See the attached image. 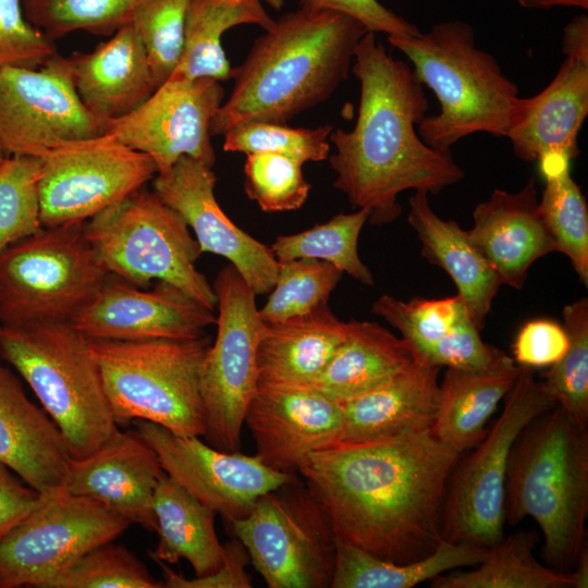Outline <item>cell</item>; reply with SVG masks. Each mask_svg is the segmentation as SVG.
Returning a JSON list of instances; mask_svg holds the SVG:
<instances>
[{"label": "cell", "instance_id": "obj_48", "mask_svg": "<svg viewBox=\"0 0 588 588\" xmlns=\"http://www.w3.org/2000/svg\"><path fill=\"white\" fill-rule=\"evenodd\" d=\"M224 547V558L221 567L206 577L186 578L170 568L167 563L156 561L163 575V587L167 588H250L252 579L245 571L250 563L249 555L235 537Z\"/></svg>", "mask_w": 588, "mask_h": 588}, {"label": "cell", "instance_id": "obj_33", "mask_svg": "<svg viewBox=\"0 0 588 588\" xmlns=\"http://www.w3.org/2000/svg\"><path fill=\"white\" fill-rule=\"evenodd\" d=\"M488 549L442 540L428 556L395 564L364 552L336 538V555L330 588H412L461 566L478 565Z\"/></svg>", "mask_w": 588, "mask_h": 588}, {"label": "cell", "instance_id": "obj_18", "mask_svg": "<svg viewBox=\"0 0 588 588\" xmlns=\"http://www.w3.org/2000/svg\"><path fill=\"white\" fill-rule=\"evenodd\" d=\"M213 311L170 283L142 290L109 273L69 323L87 340H193L216 323Z\"/></svg>", "mask_w": 588, "mask_h": 588}, {"label": "cell", "instance_id": "obj_22", "mask_svg": "<svg viewBox=\"0 0 588 588\" xmlns=\"http://www.w3.org/2000/svg\"><path fill=\"white\" fill-rule=\"evenodd\" d=\"M588 114V60L565 57L538 94L518 97L506 136L522 160L571 161L579 155L578 134Z\"/></svg>", "mask_w": 588, "mask_h": 588}, {"label": "cell", "instance_id": "obj_14", "mask_svg": "<svg viewBox=\"0 0 588 588\" xmlns=\"http://www.w3.org/2000/svg\"><path fill=\"white\" fill-rule=\"evenodd\" d=\"M131 523L100 502L63 490L41 501L0 540V588L35 587Z\"/></svg>", "mask_w": 588, "mask_h": 588}, {"label": "cell", "instance_id": "obj_42", "mask_svg": "<svg viewBox=\"0 0 588 588\" xmlns=\"http://www.w3.org/2000/svg\"><path fill=\"white\" fill-rule=\"evenodd\" d=\"M126 548L111 542L88 551L40 588H162Z\"/></svg>", "mask_w": 588, "mask_h": 588}, {"label": "cell", "instance_id": "obj_35", "mask_svg": "<svg viewBox=\"0 0 588 588\" xmlns=\"http://www.w3.org/2000/svg\"><path fill=\"white\" fill-rule=\"evenodd\" d=\"M369 216L367 208L339 213L308 230L277 237L270 248L280 262L301 258L327 261L364 285L371 286L373 277L362 261L357 248L360 231Z\"/></svg>", "mask_w": 588, "mask_h": 588}, {"label": "cell", "instance_id": "obj_40", "mask_svg": "<svg viewBox=\"0 0 588 588\" xmlns=\"http://www.w3.org/2000/svg\"><path fill=\"white\" fill-rule=\"evenodd\" d=\"M372 313L397 329L422 357L469 317L457 294L440 299L413 298L408 302L383 294L372 304Z\"/></svg>", "mask_w": 588, "mask_h": 588}, {"label": "cell", "instance_id": "obj_31", "mask_svg": "<svg viewBox=\"0 0 588 588\" xmlns=\"http://www.w3.org/2000/svg\"><path fill=\"white\" fill-rule=\"evenodd\" d=\"M415 356L403 338L377 322L353 319L347 321L345 339L311 385L344 402L385 382L411 365Z\"/></svg>", "mask_w": 588, "mask_h": 588}, {"label": "cell", "instance_id": "obj_13", "mask_svg": "<svg viewBox=\"0 0 588 588\" xmlns=\"http://www.w3.org/2000/svg\"><path fill=\"white\" fill-rule=\"evenodd\" d=\"M39 158L44 228L82 224L144 187L157 174L149 156L109 133L64 142Z\"/></svg>", "mask_w": 588, "mask_h": 588}, {"label": "cell", "instance_id": "obj_38", "mask_svg": "<svg viewBox=\"0 0 588 588\" xmlns=\"http://www.w3.org/2000/svg\"><path fill=\"white\" fill-rule=\"evenodd\" d=\"M144 0H22L28 22L51 40L77 30L113 35Z\"/></svg>", "mask_w": 588, "mask_h": 588}, {"label": "cell", "instance_id": "obj_4", "mask_svg": "<svg viewBox=\"0 0 588 588\" xmlns=\"http://www.w3.org/2000/svg\"><path fill=\"white\" fill-rule=\"evenodd\" d=\"M539 525L542 559L560 572L574 568L586 544L588 432L555 404L516 439L505 483V523Z\"/></svg>", "mask_w": 588, "mask_h": 588}, {"label": "cell", "instance_id": "obj_36", "mask_svg": "<svg viewBox=\"0 0 588 588\" xmlns=\"http://www.w3.org/2000/svg\"><path fill=\"white\" fill-rule=\"evenodd\" d=\"M568 336L565 354L541 373L547 394L578 426H588V301L583 297L563 309Z\"/></svg>", "mask_w": 588, "mask_h": 588}, {"label": "cell", "instance_id": "obj_10", "mask_svg": "<svg viewBox=\"0 0 588 588\" xmlns=\"http://www.w3.org/2000/svg\"><path fill=\"white\" fill-rule=\"evenodd\" d=\"M503 409L486 436L462 462L446 485L442 538L489 549L504 537L505 483L513 445L523 429L556 403L532 368L520 366Z\"/></svg>", "mask_w": 588, "mask_h": 588}, {"label": "cell", "instance_id": "obj_44", "mask_svg": "<svg viewBox=\"0 0 588 588\" xmlns=\"http://www.w3.org/2000/svg\"><path fill=\"white\" fill-rule=\"evenodd\" d=\"M333 126L293 128L286 124L250 121L236 125L223 136V149L232 152L278 154L302 161H321L328 158L329 135Z\"/></svg>", "mask_w": 588, "mask_h": 588}, {"label": "cell", "instance_id": "obj_41", "mask_svg": "<svg viewBox=\"0 0 588 588\" xmlns=\"http://www.w3.org/2000/svg\"><path fill=\"white\" fill-rule=\"evenodd\" d=\"M39 157L9 155L0 163V252L44 229Z\"/></svg>", "mask_w": 588, "mask_h": 588}, {"label": "cell", "instance_id": "obj_54", "mask_svg": "<svg viewBox=\"0 0 588 588\" xmlns=\"http://www.w3.org/2000/svg\"><path fill=\"white\" fill-rule=\"evenodd\" d=\"M221 1H224V2H228V3H238L242 0H221ZM260 1H265L272 9L278 10V11L281 10L283 4H284V0H260Z\"/></svg>", "mask_w": 588, "mask_h": 588}, {"label": "cell", "instance_id": "obj_53", "mask_svg": "<svg viewBox=\"0 0 588 588\" xmlns=\"http://www.w3.org/2000/svg\"><path fill=\"white\" fill-rule=\"evenodd\" d=\"M574 572L571 573L573 588H587L588 587V548L587 543L581 549Z\"/></svg>", "mask_w": 588, "mask_h": 588}, {"label": "cell", "instance_id": "obj_39", "mask_svg": "<svg viewBox=\"0 0 588 588\" xmlns=\"http://www.w3.org/2000/svg\"><path fill=\"white\" fill-rule=\"evenodd\" d=\"M342 275L339 268L322 260L279 261L275 283L266 304L258 309L260 319L272 323L311 313L328 304Z\"/></svg>", "mask_w": 588, "mask_h": 588}, {"label": "cell", "instance_id": "obj_27", "mask_svg": "<svg viewBox=\"0 0 588 588\" xmlns=\"http://www.w3.org/2000/svg\"><path fill=\"white\" fill-rule=\"evenodd\" d=\"M407 220L421 243V256L450 275L471 321L482 330L502 285L497 273L467 231L432 210L427 192L415 191Z\"/></svg>", "mask_w": 588, "mask_h": 588}, {"label": "cell", "instance_id": "obj_50", "mask_svg": "<svg viewBox=\"0 0 588 588\" xmlns=\"http://www.w3.org/2000/svg\"><path fill=\"white\" fill-rule=\"evenodd\" d=\"M42 497L0 462V540L41 501Z\"/></svg>", "mask_w": 588, "mask_h": 588}, {"label": "cell", "instance_id": "obj_43", "mask_svg": "<svg viewBox=\"0 0 588 588\" xmlns=\"http://www.w3.org/2000/svg\"><path fill=\"white\" fill-rule=\"evenodd\" d=\"M189 0H144L132 26L147 54L156 89L173 73L184 45Z\"/></svg>", "mask_w": 588, "mask_h": 588}, {"label": "cell", "instance_id": "obj_6", "mask_svg": "<svg viewBox=\"0 0 588 588\" xmlns=\"http://www.w3.org/2000/svg\"><path fill=\"white\" fill-rule=\"evenodd\" d=\"M0 359L30 387L71 457L94 453L120 431L89 341L69 322L0 324Z\"/></svg>", "mask_w": 588, "mask_h": 588}, {"label": "cell", "instance_id": "obj_49", "mask_svg": "<svg viewBox=\"0 0 588 588\" xmlns=\"http://www.w3.org/2000/svg\"><path fill=\"white\" fill-rule=\"evenodd\" d=\"M301 8L331 10L344 13L367 30L385 33L388 36H417L421 32L414 24L385 8L378 0H299Z\"/></svg>", "mask_w": 588, "mask_h": 588}, {"label": "cell", "instance_id": "obj_45", "mask_svg": "<svg viewBox=\"0 0 588 588\" xmlns=\"http://www.w3.org/2000/svg\"><path fill=\"white\" fill-rule=\"evenodd\" d=\"M246 156L245 192L261 210L290 211L304 205L311 186L304 176L302 161L269 152Z\"/></svg>", "mask_w": 588, "mask_h": 588}, {"label": "cell", "instance_id": "obj_17", "mask_svg": "<svg viewBox=\"0 0 588 588\" xmlns=\"http://www.w3.org/2000/svg\"><path fill=\"white\" fill-rule=\"evenodd\" d=\"M223 88L213 78H168L127 115L107 124V133L149 156L157 173L169 171L183 156L209 167L216 162L210 126L223 103Z\"/></svg>", "mask_w": 588, "mask_h": 588}, {"label": "cell", "instance_id": "obj_2", "mask_svg": "<svg viewBox=\"0 0 588 588\" xmlns=\"http://www.w3.org/2000/svg\"><path fill=\"white\" fill-rule=\"evenodd\" d=\"M351 69L360 85L358 114L351 131L329 135L335 148L329 157L333 186L353 207L369 209L372 224H385L400 216L402 192L438 194L460 182L464 171L451 151L437 150L419 136L416 125L428 111L424 86L376 33L362 37Z\"/></svg>", "mask_w": 588, "mask_h": 588}, {"label": "cell", "instance_id": "obj_7", "mask_svg": "<svg viewBox=\"0 0 588 588\" xmlns=\"http://www.w3.org/2000/svg\"><path fill=\"white\" fill-rule=\"evenodd\" d=\"M88 341L118 425L142 419L183 436L205 434L199 377L208 336Z\"/></svg>", "mask_w": 588, "mask_h": 588}, {"label": "cell", "instance_id": "obj_52", "mask_svg": "<svg viewBox=\"0 0 588 588\" xmlns=\"http://www.w3.org/2000/svg\"><path fill=\"white\" fill-rule=\"evenodd\" d=\"M519 5L527 9L548 10L555 7H573L587 10L588 0H515Z\"/></svg>", "mask_w": 588, "mask_h": 588}, {"label": "cell", "instance_id": "obj_3", "mask_svg": "<svg viewBox=\"0 0 588 588\" xmlns=\"http://www.w3.org/2000/svg\"><path fill=\"white\" fill-rule=\"evenodd\" d=\"M367 32L336 11L299 8L283 14L233 69L234 86L212 119L211 135L250 121L286 124L326 101L347 78Z\"/></svg>", "mask_w": 588, "mask_h": 588}, {"label": "cell", "instance_id": "obj_34", "mask_svg": "<svg viewBox=\"0 0 588 588\" xmlns=\"http://www.w3.org/2000/svg\"><path fill=\"white\" fill-rule=\"evenodd\" d=\"M535 530H522L489 548L479 566L468 572L440 574L432 588H573L569 573L540 564L534 555Z\"/></svg>", "mask_w": 588, "mask_h": 588}, {"label": "cell", "instance_id": "obj_8", "mask_svg": "<svg viewBox=\"0 0 588 588\" xmlns=\"http://www.w3.org/2000/svg\"><path fill=\"white\" fill-rule=\"evenodd\" d=\"M107 271L138 287L170 283L215 310L217 295L195 267L200 247L183 217L144 187L84 222Z\"/></svg>", "mask_w": 588, "mask_h": 588}, {"label": "cell", "instance_id": "obj_1", "mask_svg": "<svg viewBox=\"0 0 588 588\" xmlns=\"http://www.w3.org/2000/svg\"><path fill=\"white\" fill-rule=\"evenodd\" d=\"M460 457L427 429L331 443L308 454L298 474L338 539L407 564L428 556L443 540L446 485Z\"/></svg>", "mask_w": 588, "mask_h": 588}, {"label": "cell", "instance_id": "obj_55", "mask_svg": "<svg viewBox=\"0 0 588 588\" xmlns=\"http://www.w3.org/2000/svg\"><path fill=\"white\" fill-rule=\"evenodd\" d=\"M8 155L5 154L1 143H0V163L4 160V158L7 157Z\"/></svg>", "mask_w": 588, "mask_h": 588}, {"label": "cell", "instance_id": "obj_30", "mask_svg": "<svg viewBox=\"0 0 588 588\" xmlns=\"http://www.w3.org/2000/svg\"><path fill=\"white\" fill-rule=\"evenodd\" d=\"M152 511L159 540L150 556L173 564L186 560L195 577L217 572L224 558V547L215 527L217 513L184 487L161 475L154 494Z\"/></svg>", "mask_w": 588, "mask_h": 588}, {"label": "cell", "instance_id": "obj_32", "mask_svg": "<svg viewBox=\"0 0 588 588\" xmlns=\"http://www.w3.org/2000/svg\"><path fill=\"white\" fill-rule=\"evenodd\" d=\"M272 20L260 0L228 3L221 0H189L184 45L176 68L169 78L232 77L233 69L221 45L222 35L236 25L255 24L268 29Z\"/></svg>", "mask_w": 588, "mask_h": 588}, {"label": "cell", "instance_id": "obj_37", "mask_svg": "<svg viewBox=\"0 0 588 588\" xmlns=\"http://www.w3.org/2000/svg\"><path fill=\"white\" fill-rule=\"evenodd\" d=\"M539 209L556 252L568 257L579 281L587 287L588 208L568 169L546 175Z\"/></svg>", "mask_w": 588, "mask_h": 588}, {"label": "cell", "instance_id": "obj_16", "mask_svg": "<svg viewBox=\"0 0 588 588\" xmlns=\"http://www.w3.org/2000/svg\"><path fill=\"white\" fill-rule=\"evenodd\" d=\"M134 421L163 471L229 524L247 516L260 495L297 476L273 470L256 454L224 452L199 437L179 434L147 420Z\"/></svg>", "mask_w": 588, "mask_h": 588}, {"label": "cell", "instance_id": "obj_51", "mask_svg": "<svg viewBox=\"0 0 588 588\" xmlns=\"http://www.w3.org/2000/svg\"><path fill=\"white\" fill-rule=\"evenodd\" d=\"M562 51L565 57L588 60V17L586 14L574 17L565 26Z\"/></svg>", "mask_w": 588, "mask_h": 588}, {"label": "cell", "instance_id": "obj_25", "mask_svg": "<svg viewBox=\"0 0 588 588\" xmlns=\"http://www.w3.org/2000/svg\"><path fill=\"white\" fill-rule=\"evenodd\" d=\"M71 455L62 433L0 364V462L42 495L62 490Z\"/></svg>", "mask_w": 588, "mask_h": 588}, {"label": "cell", "instance_id": "obj_11", "mask_svg": "<svg viewBox=\"0 0 588 588\" xmlns=\"http://www.w3.org/2000/svg\"><path fill=\"white\" fill-rule=\"evenodd\" d=\"M230 526L269 588L331 587L336 536L297 476L260 495L249 514Z\"/></svg>", "mask_w": 588, "mask_h": 588}, {"label": "cell", "instance_id": "obj_47", "mask_svg": "<svg viewBox=\"0 0 588 588\" xmlns=\"http://www.w3.org/2000/svg\"><path fill=\"white\" fill-rule=\"evenodd\" d=\"M568 336L563 326L537 319L527 322L519 330L513 344L514 362L524 367L551 366L565 354Z\"/></svg>", "mask_w": 588, "mask_h": 588}, {"label": "cell", "instance_id": "obj_5", "mask_svg": "<svg viewBox=\"0 0 588 588\" xmlns=\"http://www.w3.org/2000/svg\"><path fill=\"white\" fill-rule=\"evenodd\" d=\"M388 41L406 56L417 79L439 100L440 112L418 124L427 145L451 151L475 133L506 136L518 89L497 59L476 46L470 24L442 21L427 33L388 36Z\"/></svg>", "mask_w": 588, "mask_h": 588}, {"label": "cell", "instance_id": "obj_21", "mask_svg": "<svg viewBox=\"0 0 588 588\" xmlns=\"http://www.w3.org/2000/svg\"><path fill=\"white\" fill-rule=\"evenodd\" d=\"M162 474L157 453L137 432L119 431L94 453L71 457L62 490L94 499L131 524L155 530L154 494Z\"/></svg>", "mask_w": 588, "mask_h": 588}, {"label": "cell", "instance_id": "obj_12", "mask_svg": "<svg viewBox=\"0 0 588 588\" xmlns=\"http://www.w3.org/2000/svg\"><path fill=\"white\" fill-rule=\"evenodd\" d=\"M217 336L200 366L208 444L224 452L241 448L245 413L258 385L257 347L264 327L256 294L233 265L215 282Z\"/></svg>", "mask_w": 588, "mask_h": 588}, {"label": "cell", "instance_id": "obj_20", "mask_svg": "<svg viewBox=\"0 0 588 588\" xmlns=\"http://www.w3.org/2000/svg\"><path fill=\"white\" fill-rule=\"evenodd\" d=\"M342 403L311 384L258 382L244 418L256 455L273 470L297 475L311 452L336 442Z\"/></svg>", "mask_w": 588, "mask_h": 588}, {"label": "cell", "instance_id": "obj_46", "mask_svg": "<svg viewBox=\"0 0 588 588\" xmlns=\"http://www.w3.org/2000/svg\"><path fill=\"white\" fill-rule=\"evenodd\" d=\"M57 53L53 40L26 19L22 0H0V69H36Z\"/></svg>", "mask_w": 588, "mask_h": 588}, {"label": "cell", "instance_id": "obj_15", "mask_svg": "<svg viewBox=\"0 0 588 588\" xmlns=\"http://www.w3.org/2000/svg\"><path fill=\"white\" fill-rule=\"evenodd\" d=\"M107 133L81 101L69 57L32 69H0V143L9 155L40 157L70 140Z\"/></svg>", "mask_w": 588, "mask_h": 588}, {"label": "cell", "instance_id": "obj_26", "mask_svg": "<svg viewBox=\"0 0 588 588\" xmlns=\"http://www.w3.org/2000/svg\"><path fill=\"white\" fill-rule=\"evenodd\" d=\"M69 58L81 101L107 124L134 111L156 90L145 48L131 23L91 52Z\"/></svg>", "mask_w": 588, "mask_h": 588}, {"label": "cell", "instance_id": "obj_24", "mask_svg": "<svg viewBox=\"0 0 588 588\" xmlns=\"http://www.w3.org/2000/svg\"><path fill=\"white\" fill-rule=\"evenodd\" d=\"M440 369L416 353L411 365L385 382L341 402L336 442H369L431 429L439 408Z\"/></svg>", "mask_w": 588, "mask_h": 588}, {"label": "cell", "instance_id": "obj_29", "mask_svg": "<svg viewBox=\"0 0 588 588\" xmlns=\"http://www.w3.org/2000/svg\"><path fill=\"white\" fill-rule=\"evenodd\" d=\"M520 366L503 353L482 369L448 368L440 383L434 437L462 454L486 436V425L514 385Z\"/></svg>", "mask_w": 588, "mask_h": 588}, {"label": "cell", "instance_id": "obj_23", "mask_svg": "<svg viewBox=\"0 0 588 588\" xmlns=\"http://www.w3.org/2000/svg\"><path fill=\"white\" fill-rule=\"evenodd\" d=\"M467 231L502 284L522 289L530 266L556 252L539 209L535 180L516 193L494 189L473 213Z\"/></svg>", "mask_w": 588, "mask_h": 588}, {"label": "cell", "instance_id": "obj_28", "mask_svg": "<svg viewBox=\"0 0 588 588\" xmlns=\"http://www.w3.org/2000/svg\"><path fill=\"white\" fill-rule=\"evenodd\" d=\"M347 322L328 304L280 322H264L257 347L258 382L313 384L345 339Z\"/></svg>", "mask_w": 588, "mask_h": 588}, {"label": "cell", "instance_id": "obj_9", "mask_svg": "<svg viewBox=\"0 0 588 588\" xmlns=\"http://www.w3.org/2000/svg\"><path fill=\"white\" fill-rule=\"evenodd\" d=\"M83 224L44 228L0 252V324L69 322L109 272Z\"/></svg>", "mask_w": 588, "mask_h": 588}, {"label": "cell", "instance_id": "obj_19", "mask_svg": "<svg viewBox=\"0 0 588 588\" xmlns=\"http://www.w3.org/2000/svg\"><path fill=\"white\" fill-rule=\"evenodd\" d=\"M212 168L188 156L152 179L154 193L192 228L201 253L228 259L256 295L268 294L279 261L271 248L236 226L220 208Z\"/></svg>", "mask_w": 588, "mask_h": 588}]
</instances>
